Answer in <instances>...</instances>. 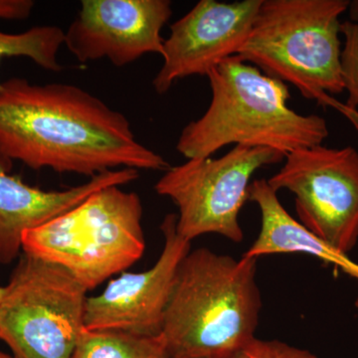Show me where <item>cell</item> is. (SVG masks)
<instances>
[{"label":"cell","instance_id":"6da1fadb","mask_svg":"<svg viewBox=\"0 0 358 358\" xmlns=\"http://www.w3.org/2000/svg\"><path fill=\"white\" fill-rule=\"evenodd\" d=\"M0 155L35 171L94 178L115 169L171 166L141 145L128 117L89 92L64 83L11 78L0 86Z\"/></svg>","mask_w":358,"mask_h":358},{"label":"cell","instance_id":"7a4b0ae2","mask_svg":"<svg viewBox=\"0 0 358 358\" xmlns=\"http://www.w3.org/2000/svg\"><path fill=\"white\" fill-rule=\"evenodd\" d=\"M255 257L190 250L164 315L167 358H232L254 338L262 308Z\"/></svg>","mask_w":358,"mask_h":358},{"label":"cell","instance_id":"3957f363","mask_svg":"<svg viewBox=\"0 0 358 358\" xmlns=\"http://www.w3.org/2000/svg\"><path fill=\"white\" fill-rule=\"evenodd\" d=\"M211 101L199 119L186 124L176 150L185 159L210 157L229 145L273 148L286 157L322 145L326 120L289 107V86L267 76L239 56L226 59L207 75Z\"/></svg>","mask_w":358,"mask_h":358},{"label":"cell","instance_id":"277c9868","mask_svg":"<svg viewBox=\"0 0 358 358\" xmlns=\"http://www.w3.org/2000/svg\"><path fill=\"white\" fill-rule=\"evenodd\" d=\"M348 0H263L239 56L308 100L331 105L345 92L341 16Z\"/></svg>","mask_w":358,"mask_h":358},{"label":"cell","instance_id":"5b68a950","mask_svg":"<svg viewBox=\"0 0 358 358\" xmlns=\"http://www.w3.org/2000/svg\"><path fill=\"white\" fill-rule=\"evenodd\" d=\"M138 195L113 185L26 231L22 250L66 268L91 291L138 262L145 249Z\"/></svg>","mask_w":358,"mask_h":358},{"label":"cell","instance_id":"8992f818","mask_svg":"<svg viewBox=\"0 0 358 358\" xmlns=\"http://www.w3.org/2000/svg\"><path fill=\"white\" fill-rule=\"evenodd\" d=\"M87 292L66 268L23 253L0 301V339L16 358H72Z\"/></svg>","mask_w":358,"mask_h":358},{"label":"cell","instance_id":"52a82bcc","mask_svg":"<svg viewBox=\"0 0 358 358\" xmlns=\"http://www.w3.org/2000/svg\"><path fill=\"white\" fill-rule=\"evenodd\" d=\"M284 159L273 148L234 145L222 157L187 159L171 166L155 189L178 206L176 231L183 239L192 242L202 235L218 234L240 243L244 234L239 214L248 200L252 176Z\"/></svg>","mask_w":358,"mask_h":358},{"label":"cell","instance_id":"ba28073f","mask_svg":"<svg viewBox=\"0 0 358 358\" xmlns=\"http://www.w3.org/2000/svg\"><path fill=\"white\" fill-rule=\"evenodd\" d=\"M267 179L294 195L301 225L331 248L348 255L358 242V152L353 147L319 145L285 157Z\"/></svg>","mask_w":358,"mask_h":358},{"label":"cell","instance_id":"9c48e42d","mask_svg":"<svg viewBox=\"0 0 358 358\" xmlns=\"http://www.w3.org/2000/svg\"><path fill=\"white\" fill-rule=\"evenodd\" d=\"M178 214H167L160 225L164 249L152 268L122 273L96 296L87 298L84 327L87 331H115L136 336H162L167 303L179 266L192 242L176 231Z\"/></svg>","mask_w":358,"mask_h":358},{"label":"cell","instance_id":"30bf717a","mask_svg":"<svg viewBox=\"0 0 358 358\" xmlns=\"http://www.w3.org/2000/svg\"><path fill=\"white\" fill-rule=\"evenodd\" d=\"M171 15L169 0H83L64 45L81 63L106 58L124 67L147 54L162 57Z\"/></svg>","mask_w":358,"mask_h":358},{"label":"cell","instance_id":"8fae6325","mask_svg":"<svg viewBox=\"0 0 358 358\" xmlns=\"http://www.w3.org/2000/svg\"><path fill=\"white\" fill-rule=\"evenodd\" d=\"M263 0H200L171 26L164 40V64L152 86L164 95L179 80L207 76L226 59L238 55L248 38Z\"/></svg>","mask_w":358,"mask_h":358},{"label":"cell","instance_id":"7c38bea8","mask_svg":"<svg viewBox=\"0 0 358 358\" xmlns=\"http://www.w3.org/2000/svg\"><path fill=\"white\" fill-rule=\"evenodd\" d=\"M11 160L0 155V263L9 264L22 249L26 231L62 215L90 195L113 185L133 182L140 176L134 169L98 174L83 185L64 190H42L10 176Z\"/></svg>","mask_w":358,"mask_h":358},{"label":"cell","instance_id":"4fadbf2b","mask_svg":"<svg viewBox=\"0 0 358 358\" xmlns=\"http://www.w3.org/2000/svg\"><path fill=\"white\" fill-rule=\"evenodd\" d=\"M248 200L255 202L260 209L261 229L255 242L243 256L258 258L268 254H308L336 266L358 281V264L348 255L331 248L292 217L280 201L278 192L268 185L267 179L252 181ZM355 306L358 308V298Z\"/></svg>","mask_w":358,"mask_h":358},{"label":"cell","instance_id":"5bb4252c","mask_svg":"<svg viewBox=\"0 0 358 358\" xmlns=\"http://www.w3.org/2000/svg\"><path fill=\"white\" fill-rule=\"evenodd\" d=\"M72 358H167L162 336H136L84 329Z\"/></svg>","mask_w":358,"mask_h":358},{"label":"cell","instance_id":"9a60e30c","mask_svg":"<svg viewBox=\"0 0 358 358\" xmlns=\"http://www.w3.org/2000/svg\"><path fill=\"white\" fill-rule=\"evenodd\" d=\"M64 41L65 31L59 26H35L21 33L0 30V63L4 58L27 57L42 69L60 72L58 54Z\"/></svg>","mask_w":358,"mask_h":358},{"label":"cell","instance_id":"2e32d148","mask_svg":"<svg viewBox=\"0 0 358 358\" xmlns=\"http://www.w3.org/2000/svg\"><path fill=\"white\" fill-rule=\"evenodd\" d=\"M341 35L345 37L341 56V73L343 90L348 92L345 107L358 108V23L346 20L341 23Z\"/></svg>","mask_w":358,"mask_h":358},{"label":"cell","instance_id":"e0dca14e","mask_svg":"<svg viewBox=\"0 0 358 358\" xmlns=\"http://www.w3.org/2000/svg\"><path fill=\"white\" fill-rule=\"evenodd\" d=\"M232 358H320L307 350L280 341L254 338Z\"/></svg>","mask_w":358,"mask_h":358},{"label":"cell","instance_id":"ac0fdd59","mask_svg":"<svg viewBox=\"0 0 358 358\" xmlns=\"http://www.w3.org/2000/svg\"><path fill=\"white\" fill-rule=\"evenodd\" d=\"M34 6L32 0H0V20H27Z\"/></svg>","mask_w":358,"mask_h":358},{"label":"cell","instance_id":"d6986e66","mask_svg":"<svg viewBox=\"0 0 358 358\" xmlns=\"http://www.w3.org/2000/svg\"><path fill=\"white\" fill-rule=\"evenodd\" d=\"M334 108H336V110H338L339 112L343 113V115L350 120V122H352L353 126L357 128L358 131V112L357 110H350L348 108H346L345 105L343 103H339L338 102H334L333 105Z\"/></svg>","mask_w":358,"mask_h":358},{"label":"cell","instance_id":"ffe728a7","mask_svg":"<svg viewBox=\"0 0 358 358\" xmlns=\"http://www.w3.org/2000/svg\"><path fill=\"white\" fill-rule=\"evenodd\" d=\"M348 11L350 13V21L358 23V0H352L350 2Z\"/></svg>","mask_w":358,"mask_h":358},{"label":"cell","instance_id":"44dd1931","mask_svg":"<svg viewBox=\"0 0 358 358\" xmlns=\"http://www.w3.org/2000/svg\"><path fill=\"white\" fill-rule=\"evenodd\" d=\"M0 358H13V357H9V355H6V353L0 352Z\"/></svg>","mask_w":358,"mask_h":358},{"label":"cell","instance_id":"7402d4cb","mask_svg":"<svg viewBox=\"0 0 358 358\" xmlns=\"http://www.w3.org/2000/svg\"><path fill=\"white\" fill-rule=\"evenodd\" d=\"M4 294V288H2V287H0V301H1L2 296H3Z\"/></svg>","mask_w":358,"mask_h":358},{"label":"cell","instance_id":"603a6c76","mask_svg":"<svg viewBox=\"0 0 358 358\" xmlns=\"http://www.w3.org/2000/svg\"><path fill=\"white\" fill-rule=\"evenodd\" d=\"M13 358H16V357H13Z\"/></svg>","mask_w":358,"mask_h":358}]
</instances>
